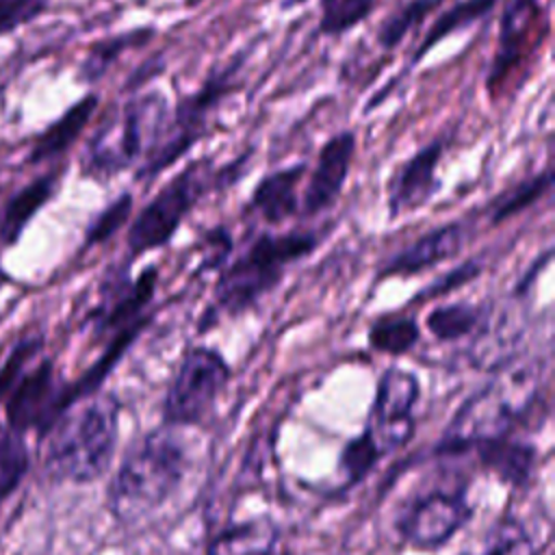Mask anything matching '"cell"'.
Returning <instances> with one entry per match:
<instances>
[{
  "instance_id": "1",
  "label": "cell",
  "mask_w": 555,
  "mask_h": 555,
  "mask_svg": "<svg viewBox=\"0 0 555 555\" xmlns=\"http://www.w3.org/2000/svg\"><path fill=\"white\" fill-rule=\"evenodd\" d=\"M542 377L544 364L540 358L514 356L503 362L486 386L457 408L436 444V453L457 455L512 434L520 416L535 401Z\"/></svg>"
},
{
  "instance_id": "2",
  "label": "cell",
  "mask_w": 555,
  "mask_h": 555,
  "mask_svg": "<svg viewBox=\"0 0 555 555\" xmlns=\"http://www.w3.org/2000/svg\"><path fill=\"white\" fill-rule=\"evenodd\" d=\"M189 455L173 425L147 431L124 457L108 486V509L121 525H134L160 509L182 483Z\"/></svg>"
},
{
  "instance_id": "3",
  "label": "cell",
  "mask_w": 555,
  "mask_h": 555,
  "mask_svg": "<svg viewBox=\"0 0 555 555\" xmlns=\"http://www.w3.org/2000/svg\"><path fill=\"white\" fill-rule=\"evenodd\" d=\"M67 408L46 431L43 464L61 481H95L111 466L119 438V401L111 392H91Z\"/></svg>"
},
{
  "instance_id": "4",
  "label": "cell",
  "mask_w": 555,
  "mask_h": 555,
  "mask_svg": "<svg viewBox=\"0 0 555 555\" xmlns=\"http://www.w3.org/2000/svg\"><path fill=\"white\" fill-rule=\"evenodd\" d=\"M317 245L319 236L312 230L258 234L245 251L221 271L212 293V304L204 319H217L223 314L238 317L247 312L282 282L291 264L310 256Z\"/></svg>"
},
{
  "instance_id": "5",
  "label": "cell",
  "mask_w": 555,
  "mask_h": 555,
  "mask_svg": "<svg viewBox=\"0 0 555 555\" xmlns=\"http://www.w3.org/2000/svg\"><path fill=\"white\" fill-rule=\"evenodd\" d=\"M247 158V154H241L225 167H215V163L204 156L180 169L132 219L126 238L130 256L134 258L167 245L182 225L184 217L210 189L228 186L241 178V167H245Z\"/></svg>"
},
{
  "instance_id": "6",
  "label": "cell",
  "mask_w": 555,
  "mask_h": 555,
  "mask_svg": "<svg viewBox=\"0 0 555 555\" xmlns=\"http://www.w3.org/2000/svg\"><path fill=\"white\" fill-rule=\"evenodd\" d=\"M169 111L171 104L158 89L115 106L89 141L82 158L85 173L106 180L124 169L139 167L154 150Z\"/></svg>"
},
{
  "instance_id": "7",
  "label": "cell",
  "mask_w": 555,
  "mask_h": 555,
  "mask_svg": "<svg viewBox=\"0 0 555 555\" xmlns=\"http://www.w3.org/2000/svg\"><path fill=\"white\" fill-rule=\"evenodd\" d=\"M243 61L245 54L238 52L225 65L212 67L193 93L178 100V104L169 111L154 150L137 167V180H152L191 152V147L206 134L208 119L217 106L238 89L241 82L236 76Z\"/></svg>"
},
{
  "instance_id": "8",
  "label": "cell",
  "mask_w": 555,
  "mask_h": 555,
  "mask_svg": "<svg viewBox=\"0 0 555 555\" xmlns=\"http://www.w3.org/2000/svg\"><path fill=\"white\" fill-rule=\"evenodd\" d=\"M232 377L230 364L217 349L191 347L163 401V423L173 427L202 425Z\"/></svg>"
},
{
  "instance_id": "9",
  "label": "cell",
  "mask_w": 555,
  "mask_h": 555,
  "mask_svg": "<svg viewBox=\"0 0 555 555\" xmlns=\"http://www.w3.org/2000/svg\"><path fill=\"white\" fill-rule=\"evenodd\" d=\"M473 516L466 488H434L416 494L397 518L401 540L421 551L444 546Z\"/></svg>"
},
{
  "instance_id": "10",
  "label": "cell",
  "mask_w": 555,
  "mask_h": 555,
  "mask_svg": "<svg viewBox=\"0 0 555 555\" xmlns=\"http://www.w3.org/2000/svg\"><path fill=\"white\" fill-rule=\"evenodd\" d=\"M418 392L414 373L399 366H390L382 373L364 429L384 455L397 451L412 438Z\"/></svg>"
},
{
  "instance_id": "11",
  "label": "cell",
  "mask_w": 555,
  "mask_h": 555,
  "mask_svg": "<svg viewBox=\"0 0 555 555\" xmlns=\"http://www.w3.org/2000/svg\"><path fill=\"white\" fill-rule=\"evenodd\" d=\"M9 427L17 434L26 429L48 431L54 421L69 408L67 386L54 371L50 360L26 366L7 395Z\"/></svg>"
},
{
  "instance_id": "12",
  "label": "cell",
  "mask_w": 555,
  "mask_h": 555,
  "mask_svg": "<svg viewBox=\"0 0 555 555\" xmlns=\"http://www.w3.org/2000/svg\"><path fill=\"white\" fill-rule=\"evenodd\" d=\"M156 280H158L156 267H147L134 280H130L126 271L115 275L113 282L104 286L102 301L91 312V323L95 334L113 332L115 336L117 332H124L130 327H145L150 317L143 314V310L156 293Z\"/></svg>"
},
{
  "instance_id": "13",
  "label": "cell",
  "mask_w": 555,
  "mask_h": 555,
  "mask_svg": "<svg viewBox=\"0 0 555 555\" xmlns=\"http://www.w3.org/2000/svg\"><path fill=\"white\" fill-rule=\"evenodd\" d=\"M444 154V141L436 139L408 156L392 171L386 186L388 217L397 219L423 208L440 191V160Z\"/></svg>"
},
{
  "instance_id": "14",
  "label": "cell",
  "mask_w": 555,
  "mask_h": 555,
  "mask_svg": "<svg viewBox=\"0 0 555 555\" xmlns=\"http://www.w3.org/2000/svg\"><path fill=\"white\" fill-rule=\"evenodd\" d=\"M356 132L340 130L332 134L319 150L310 180L299 202V210L306 217H314L327 210L340 195L356 156Z\"/></svg>"
},
{
  "instance_id": "15",
  "label": "cell",
  "mask_w": 555,
  "mask_h": 555,
  "mask_svg": "<svg viewBox=\"0 0 555 555\" xmlns=\"http://www.w3.org/2000/svg\"><path fill=\"white\" fill-rule=\"evenodd\" d=\"M538 0H509L501 15L499 43L488 74V89L494 91L522 61L527 46L531 43V30L538 24Z\"/></svg>"
},
{
  "instance_id": "16",
  "label": "cell",
  "mask_w": 555,
  "mask_h": 555,
  "mask_svg": "<svg viewBox=\"0 0 555 555\" xmlns=\"http://www.w3.org/2000/svg\"><path fill=\"white\" fill-rule=\"evenodd\" d=\"M464 243V225L453 221L438 225L403 249H399L388 262L382 267L379 275L390 278V275H414L421 273L429 267H436L449 258H453Z\"/></svg>"
},
{
  "instance_id": "17",
  "label": "cell",
  "mask_w": 555,
  "mask_h": 555,
  "mask_svg": "<svg viewBox=\"0 0 555 555\" xmlns=\"http://www.w3.org/2000/svg\"><path fill=\"white\" fill-rule=\"evenodd\" d=\"M525 332V317L520 310L507 306L501 312H486L481 325L473 334L470 360L477 369H499L512 360Z\"/></svg>"
},
{
  "instance_id": "18",
  "label": "cell",
  "mask_w": 555,
  "mask_h": 555,
  "mask_svg": "<svg viewBox=\"0 0 555 555\" xmlns=\"http://www.w3.org/2000/svg\"><path fill=\"white\" fill-rule=\"evenodd\" d=\"M306 163H293L288 167L267 173L251 191L247 210L264 223H282L299 212V184L306 176Z\"/></svg>"
},
{
  "instance_id": "19",
  "label": "cell",
  "mask_w": 555,
  "mask_h": 555,
  "mask_svg": "<svg viewBox=\"0 0 555 555\" xmlns=\"http://www.w3.org/2000/svg\"><path fill=\"white\" fill-rule=\"evenodd\" d=\"M280 527L271 516H256L217 533L206 555H275Z\"/></svg>"
},
{
  "instance_id": "20",
  "label": "cell",
  "mask_w": 555,
  "mask_h": 555,
  "mask_svg": "<svg viewBox=\"0 0 555 555\" xmlns=\"http://www.w3.org/2000/svg\"><path fill=\"white\" fill-rule=\"evenodd\" d=\"M481 464L509 486H522L535 466V447L522 440H512V434L475 447Z\"/></svg>"
},
{
  "instance_id": "21",
  "label": "cell",
  "mask_w": 555,
  "mask_h": 555,
  "mask_svg": "<svg viewBox=\"0 0 555 555\" xmlns=\"http://www.w3.org/2000/svg\"><path fill=\"white\" fill-rule=\"evenodd\" d=\"M98 108V95L89 93L82 100H78L74 106H69L54 124H50L35 141L33 152H30V160L39 163L46 158H54L59 154H63L76 139L78 134L85 130V126L89 124L91 115Z\"/></svg>"
},
{
  "instance_id": "22",
  "label": "cell",
  "mask_w": 555,
  "mask_h": 555,
  "mask_svg": "<svg viewBox=\"0 0 555 555\" xmlns=\"http://www.w3.org/2000/svg\"><path fill=\"white\" fill-rule=\"evenodd\" d=\"M494 4H496V0H460L451 9L442 11L436 17V22L429 26V30L423 35L421 43L414 48L408 69L418 65L429 54V50L434 46H438L442 39H447L449 35L464 30V28L473 26L475 22H479L481 17H486L494 9Z\"/></svg>"
},
{
  "instance_id": "23",
  "label": "cell",
  "mask_w": 555,
  "mask_h": 555,
  "mask_svg": "<svg viewBox=\"0 0 555 555\" xmlns=\"http://www.w3.org/2000/svg\"><path fill=\"white\" fill-rule=\"evenodd\" d=\"M54 189H56V176H46V178H39L35 182H30L17 195L11 197V202L7 204V210L2 215V221H0L2 243L11 245L20 238L26 223L52 197Z\"/></svg>"
},
{
  "instance_id": "24",
  "label": "cell",
  "mask_w": 555,
  "mask_h": 555,
  "mask_svg": "<svg viewBox=\"0 0 555 555\" xmlns=\"http://www.w3.org/2000/svg\"><path fill=\"white\" fill-rule=\"evenodd\" d=\"M486 312H488L486 306H475V304H466V301L444 304V306H436L434 310H429V314L425 319V327L440 343L460 340V338L473 336L477 332Z\"/></svg>"
},
{
  "instance_id": "25",
  "label": "cell",
  "mask_w": 555,
  "mask_h": 555,
  "mask_svg": "<svg viewBox=\"0 0 555 555\" xmlns=\"http://www.w3.org/2000/svg\"><path fill=\"white\" fill-rule=\"evenodd\" d=\"M418 325L414 317L408 314H382L369 327V343L375 351L388 356H403L418 343Z\"/></svg>"
},
{
  "instance_id": "26",
  "label": "cell",
  "mask_w": 555,
  "mask_h": 555,
  "mask_svg": "<svg viewBox=\"0 0 555 555\" xmlns=\"http://www.w3.org/2000/svg\"><path fill=\"white\" fill-rule=\"evenodd\" d=\"M384 457V453L379 451V447L375 444V440L371 438V434L366 429H362L356 438H351L340 455H338V490H349L353 486H358L362 479H366V475L375 468V464Z\"/></svg>"
},
{
  "instance_id": "27",
  "label": "cell",
  "mask_w": 555,
  "mask_h": 555,
  "mask_svg": "<svg viewBox=\"0 0 555 555\" xmlns=\"http://www.w3.org/2000/svg\"><path fill=\"white\" fill-rule=\"evenodd\" d=\"M152 37H154V28L145 26V28H134V30L102 39L100 43H95L89 50V56L82 63V78L89 82L98 80L119 59L121 52L141 48V46L150 43Z\"/></svg>"
},
{
  "instance_id": "28",
  "label": "cell",
  "mask_w": 555,
  "mask_h": 555,
  "mask_svg": "<svg viewBox=\"0 0 555 555\" xmlns=\"http://www.w3.org/2000/svg\"><path fill=\"white\" fill-rule=\"evenodd\" d=\"M553 186V171L551 167L538 171L535 176L518 182L516 186H512L509 191L501 193L490 208V221L492 223H501L518 212H522L525 208H529L531 204H535L540 197H544Z\"/></svg>"
},
{
  "instance_id": "29",
  "label": "cell",
  "mask_w": 555,
  "mask_h": 555,
  "mask_svg": "<svg viewBox=\"0 0 555 555\" xmlns=\"http://www.w3.org/2000/svg\"><path fill=\"white\" fill-rule=\"evenodd\" d=\"M442 0H408L397 11H392L377 28V43L382 50H395L403 37L416 28L434 9H438Z\"/></svg>"
},
{
  "instance_id": "30",
  "label": "cell",
  "mask_w": 555,
  "mask_h": 555,
  "mask_svg": "<svg viewBox=\"0 0 555 555\" xmlns=\"http://www.w3.org/2000/svg\"><path fill=\"white\" fill-rule=\"evenodd\" d=\"M377 7V0H319V30L327 37H340L362 24Z\"/></svg>"
},
{
  "instance_id": "31",
  "label": "cell",
  "mask_w": 555,
  "mask_h": 555,
  "mask_svg": "<svg viewBox=\"0 0 555 555\" xmlns=\"http://www.w3.org/2000/svg\"><path fill=\"white\" fill-rule=\"evenodd\" d=\"M462 555H538V548L520 522L507 518L488 531L477 551H464Z\"/></svg>"
},
{
  "instance_id": "32",
  "label": "cell",
  "mask_w": 555,
  "mask_h": 555,
  "mask_svg": "<svg viewBox=\"0 0 555 555\" xmlns=\"http://www.w3.org/2000/svg\"><path fill=\"white\" fill-rule=\"evenodd\" d=\"M28 468V451L22 442V434L0 427V503L15 490Z\"/></svg>"
},
{
  "instance_id": "33",
  "label": "cell",
  "mask_w": 555,
  "mask_h": 555,
  "mask_svg": "<svg viewBox=\"0 0 555 555\" xmlns=\"http://www.w3.org/2000/svg\"><path fill=\"white\" fill-rule=\"evenodd\" d=\"M132 212V195L121 193L115 202H111L89 225L87 230V245H98L108 241L130 217Z\"/></svg>"
},
{
  "instance_id": "34",
  "label": "cell",
  "mask_w": 555,
  "mask_h": 555,
  "mask_svg": "<svg viewBox=\"0 0 555 555\" xmlns=\"http://www.w3.org/2000/svg\"><path fill=\"white\" fill-rule=\"evenodd\" d=\"M37 351H39V340H22L11 351V356L0 369V403L7 399L9 390L13 388V384L17 382V377L22 375V371L28 366V362L35 358Z\"/></svg>"
},
{
  "instance_id": "35",
  "label": "cell",
  "mask_w": 555,
  "mask_h": 555,
  "mask_svg": "<svg viewBox=\"0 0 555 555\" xmlns=\"http://www.w3.org/2000/svg\"><path fill=\"white\" fill-rule=\"evenodd\" d=\"M48 7V0H0V35L9 33Z\"/></svg>"
},
{
  "instance_id": "36",
  "label": "cell",
  "mask_w": 555,
  "mask_h": 555,
  "mask_svg": "<svg viewBox=\"0 0 555 555\" xmlns=\"http://www.w3.org/2000/svg\"><path fill=\"white\" fill-rule=\"evenodd\" d=\"M479 273H481V264H479L477 260H468V262H464V264H460V267L447 271V273L440 275L436 282H431V284L423 291L421 297H440V295H447V293L460 288L462 284L475 280Z\"/></svg>"
},
{
  "instance_id": "37",
  "label": "cell",
  "mask_w": 555,
  "mask_h": 555,
  "mask_svg": "<svg viewBox=\"0 0 555 555\" xmlns=\"http://www.w3.org/2000/svg\"><path fill=\"white\" fill-rule=\"evenodd\" d=\"M308 0H280V9L282 11H291V9H295V7H301V4H306Z\"/></svg>"
},
{
  "instance_id": "38",
  "label": "cell",
  "mask_w": 555,
  "mask_h": 555,
  "mask_svg": "<svg viewBox=\"0 0 555 555\" xmlns=\"http://www.w3.org/2000/svg\"><path fill=\"white\" fill-rule=\"evenodd\" d=\"M280 555H293V553H288V551H284V553H280Z\"/></svg>"
}]
</instances>
